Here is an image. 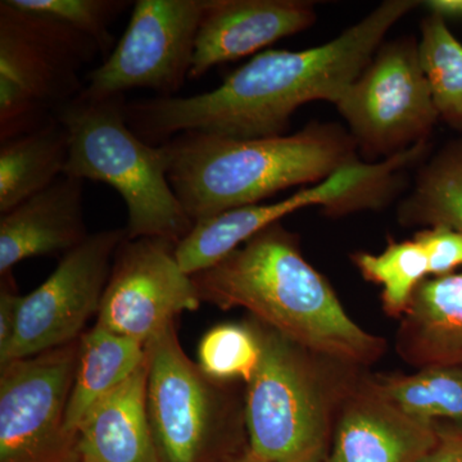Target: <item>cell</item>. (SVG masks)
Returning <instances> with one entry per match:
<instances>
[{
	"instance_id": "cell-1",
	"label": "cell",
	"mask_w": 462,
	"mask_h": 462,
	"mask_svg": "<svg viewBox=\"0 0 462 462\" xmlns=\"http://www.w3.org/2000/svg\"><path fill=\"white\" fill-rule=\"evenodd\" d=\"M416 0H387L319 47L261 51L208 93L158 97L126 105L127 124L145 142L182 133L230 139L284 135L291 115L314 100L336 105Z\"/></svg>"
},
{
	"instance_id": "cell-2",
	"label": "cell",
	"mask_w": 462,
	"mask_h": 462,
	"mask_svg": "<svg viewBox=\"0 0 462 462\" xmlns=\"http://www.w3.org/2000/svg\"><path fill=\"white\" fill-rule=\"evenodd\" d=\"M191 279L202 302L245 309L297 346L334 363L363 366L384 352V340L349 318L327 279L300 254L297 236L281 223Z\"/></svg>"
},
{
	"instance_id": "cell-3",
	"label": "cell",
	"mask_w": 462,
	"mask_h": 462,
	"mask_svg": "<svg viewBox=\"0 0 462 462\" xmlns=\"http://www.w3.org/2000/svg\"><path fill=\"white\" fill-rule=\"evenodd\" d=\"M163 145L170 184L194 224L289 188L314 187L360 161L351 134L336 124L261 139L182 133Z\"/></svg>"
},
{
	"instance_id": "cell-4",
	"label": "cell",
	"mask_w": 462,
	"mask_h": 462,
	"mask_svg": "<svg viewBox=\"0 0 462 462\" xmlns=\"http://www.w3.org/2000/svg\"><path fill=\"white\" fill-rule=\"evenodd\" d=\"M125 108V96L91 98L81 93L57 115L69 139L65 176L105 182L120 194L127 239L179 245L194 223L170 184L169 153L165 145H152L134 132Z\"/></svg>"
},
{
	"instance_id": "cell-5",
	"label": "cell",
	"mask_w": 462,
	"mask_h": 462,
	"mask_svg": "<svg viewBox=\"0 0 462 462\" xmlns=\"http://www.w3.org/2000/svg\"><path fill=\"white\" fill-rule=\"evenodd\" d=\"M261 360L247 384L248 452L263 462H325L338 398L314 354L254 319Z\"/></svg>"
},
{
	"instance_id": "cell-6",
	"label": "cell",
	"mask_w": 462,
	"mask_h": 462,
	"mask_svg": "<svg viewBox=\"0 0 462 462\" xmlns=\"http://www.w3.org/2000/svg\"><path fill=\"white\" fill-rule=\"evenodd\" d=\"M96 42L58 21L0 2V142L56 120L85 85Z\"/></svg>"
},
{
	"instance_id": "cell-7",
	"label": "cell",
	"mask_w": 462,
	"mask_h": 462,
	"mask_svg": "<svg viewBox=\"0 0 462 462\" xmlns=\"http://www.w3.org/2000/svg\"><path fill=\"white\" fill-rule=\"evenodd\" d=\"M428 147V142L419 143L378 162L357 161L281 202L239 207L199 221L176 245V260L188 275L205 272L260 231L306 207L320 206L331 216L378 209L393 197L404 170L420 160Z\"/></svg>"
},
{
	"instance_id": "cell-8",
	"label": "cell",
	"mask_w": 462,
	"mask_h": 462,
	"mask_svg": "<svg viewBox=\"0 0 462 462\" xmlns=\"http://www.w3.org/2000/svg\"><path fill=\"white\" fill-rule=\"evenodd\" d=\"M357 148L393 157L428 142L439 116L411 36L385 42L336 103Z\"/></svg>"
},
{
	"instance_id": "cell-9",
	"label": "cell",
	"mask_w": 462,
	"mask_h": 462,
	"mask_svg": "<svg viewBox=\"0 0 462 462\" xmlns=\"http://www.w3.org/2000/svg\"><path fill=\"white\" fill-rule=\"evenodd\" d=\"M80 339L0 365V462H79L66 412Z\"/></svg>"
},
{
	"instance_id": "cell-10",
	"label": "cell",
	"mask_w": 462,
	"mask_h": 462,
	"mask_svg": "<svg viewBox=\"0 0 462 462\" xmlns=\"http://www.w3.org/2000/svg\"><path fill=\"white\" fill-rule=\"evenodd\" d=\"M203 0H138L120 42L87 78L91 98L134 89L173 97L189 79Z\"/></svg>"
},
{
	"instance_id": "cell-11",
	"label": "cell",
	"mask_w": 462,
	"mask_h": 462,
	"mask_svg": "<svg viewBox=\"0 0 462 462\" xmlns=\"http://www.w3.org/2000/svg\"><path fill=\"white\" fill-rule=\"evenodd\" d=\"M126 238L125 227L98 231L63 254L50 278L23 296L16 336L0 365L80 339L98 315L116 252Z\"/></svg>"
},
{
	"instance_id": "cell-12",
	"label": "cell",
	"mask_w": 462,
	"mask_h": 462,
	"mask_svg": "<svg viewBox=\"0 0 462 462\" xmlns=\"http://www.w3.org/2000/svg\"><path fill=\"white\" fill-rule=\"evenodd\" d=\"M176 245L161 238L125 239L96 325L147 346L182 312L199 310V289L176 260Z\"/></svg>"
},
{
	"instance_id": "cell-13",
	"label": "cell",
	"mask_w": 462,
	"mask_h": 462,
	"mask_svg": "<svg viewBox=\"0 0 462 462\" xmlns=\"http://www.w3.org/2000/svg\"><path fill=\"white\" fill-rule=\"evenodd\" d=\"M147 346V412L161 462H200L225 420L223 394L188 358L175 325Z\"/></svg>"
},
{
	"instance_id": "cell-14",
	"label": "cell",
	"mask_w": 462,
	"mask_h": 462,
	"mask_svg": "<svg viewBox=\"0 0 462 462\" xmlns=\"http://www.w3.org/2000/svg\"><path fill=\"white\" fill-rule=\"evenodd\" d=\"M315 21V5L306 0H203L189 79L296 35Z\"/></svg>"
},
{
	"instance_id": "cell-15",
	"label": "cell",
	"mask_w": 462,
	"mask_h": 462,
	"mask_svg": "<svg viewBox=\"0 0 462 462\" xmlns=\"http://www.w3.org/2000/svg\"><path fill=\"white\" fill-rule=\"evenodd\" d=\"M325 462H420L439 431L385 400L370 382L346 391Z\"/></svg>"
},
{
	"instance_id": "cell-16",
	"label": "cell",
	"mask_w": 462,
	"mask_h": 462,
	"mask_svg": "<svg viewBox=\"0 0 462 462\" xmlns=\"http://www.w3.org/2000/svg\"><path fill=\"white\" fill-rule=\"evenodd\" d=\"M80 179L63 175L0 217V275L27 258L72 251L88 236Z\"/></svg>"
},
{
	"instance_id": "cell-17",
	"label": "cell",
	"mask_w": 462,
	"mask_h": 462,
	"mask_svg": "<svg viewBox=\"0 0 462 462\" xmlns=\"http://www.w3.org/2000/svg\"><path fill=\"white\" fill-rule=\"evenodd\" d=\"M148 372L149 354L88 412L78 430L79 462H161L147 412Z\"/></svg>"
},
{
	"instance_id": "cell-18",
	"label": "cell",
	"mask_w": 462,
	"mask_h": 462,
	"mask_svg": "<svg viewBox=\"0 0 462 462\" xmlns=\"http://www.w3.org/2000/svg\"><path fill=\"white\" fill-rule=\"evenodd\" d=\"M397 346L420 369L462 366V273L420 282L402 316Z\"/></svg>"
},
{
	"instance_id": "cell-19",
	"label": "cell",
	"mask_w": 462,
	"mask_h": 462,
	"mask_svg": "<svg viewBox=\"0 0 462 462\" xmlns=\"http://www.w3.org/2000/svg\"><path fill=\"white\" fill-rule=\"evenodd\" d=\"M147 346L96 325L80 338L78 367L66 412V430L78 437L88 412L120 387L147 358Z\"/></svg>"
},
{
	"instance_id": "cell-20",
	"label": "cell",
	"mask_w": 462,
	"mask_h": 462,
	"mask_svg": "<svg viewBox=\"0 0 462 462\" xmlns=\"http://www.w3.org/2000/svg\"><path fill=\"white\" fill-rule=\"evenodd\" d=\"M0 143V214L11 211L65 175L69 139L57 118Z\"/></svg>"
},
{
	"instance_id": "cell-21",
	"label": "cell",
	"mask_w": 462,
	"mask_h": 462,
	"mask_svg": "<svg viewBox=\"0 0 462 462\" xmlns=\"http://www.w3.org/2000/svg\"><path fill=\"white\" fill-rule=\"evenodd\" d=\"M369 382L410 418L438 431L462 430V366L436 365L411 375L379 376Z\"/></svg>"
},
{
	"instance_id": "cell-22",
	"label": "cell",
	"mask_w": 462,
	"mask_h": 462,
	"mask_svg": "<svg viewBox=\"0 0 462 462\" xmlns=\"http://www.w3.org/2000/svg\"><path fill=\"white\" fill-rule=\"evenodd\" d=\"M398 217L404 225H445L462 234V139L449 142L421 167Z\"/></svg>"
},
{
	"instance_id": "cell-23",
	"label": "cell",
	"mask_w": 462,
	"mask_h": 462,
	"mask_svg": "<svg viewBox=\"0 0 462 462\" xmlns=\"http://www.w3.org/2000/svg\"><path fill=\"white\" fill-rule=\"evenodd\" d=\"M419 58L439 118L462 130V44L446 21L428 14L421 21Z\"/></svg>"
},
{
	"instance_id": "cell-24",
	"label": "cell",
	"mask_w": 462,
	"mask_h": 462,
	"mask_svg": "<svg viewBox=\"0 0 462 462\" xmlns=\"http://www.w3.org/2000/svg\"><path fill=\"white\" fill-rule=\"evenodd\" d=\"M352 260L366 281L382 287L383 307L394 318H402L413 291L430 275L424 249L413 239L391 242L380 254L357 252Z\"/></svg>"
},
{
	"instance_id": "cell-25",
	"label": "cell",
	"mask_w": 462,
	"mask_h": 462,
	"mask_svg": "<svg viewBox=\"0 0 462 462\" xmlns=\"http://www.w3.org/2000/svg\"><path fill=\"white\" fill-rule=\"evenodd\" d=\"M199 366L216 383L251 382L261 360V343L254 322L220 324L207 331L199 346Z\"/></svg>"
},
{
	"instance_id": "cell-26",
	"label": "cell",
	"mask_w": 462,
	"mask_h": 462,
	"mask_svg": "<svg viewBox=\"0 0 462 462\" xmlns=\"http://www.w3.org/2000/svg\"><path fill=\"white\" fill-rule=\"evenodd\" d=\"M23 11L58 21L96 42L100 54L114 51L111 23L129 7L124 0H7Z\"/></svg>"
},
{
	"instance_id": "cell-27",
	"label": "cell",
	"mask_w": 462,
	"mask_h": 462,
	"mask_svg": "<svg viewBox=\"0 0 462 462\" xmlns=\"http://www.w3.org/2000/svg\"><path fill=\"white\" fill-rule=\"evenodd\" d=\"M413 240L424 249L430 275H451L462 266V234L445 225H436L415 234Z\"/></svg>"
},
{
	"instance_id": "cell-28",
	"label": "cell",
	"mask_w": 462,
	"mask_h": 462,
	"mask_svg": "<svg viewBox=\"0 0 462 462\" xmlns=\"http://www.w3.org/2000/svg\"><path fill=\"white\" fill-rule=\"evenodd\" d=\"M23 296L18 293L11 273L2 275L0 285V360L7 355L16 336L18 316Z\"/></svg>"
},
{
	"instance_id": "cell-29",
	"label": "cell",
	"mask_w": 462,
	"mask_h": 462,
	"mask_svg": "<svg viewBox=\"0 0 462 462\" xmlns=\"http://www.w3.org/2000/svg\"><path fill=\"white\" fill-rule=\"evenodd\" d=\"M420 462H462V430L439 431L436 447Z\"/></svg>"
},
{
	"instance_id": "cell-30",
	"label": "cell",
	"mask_w": 462,
	"mask_h": 462,
	"mask_svg": "<svg viewBox=\"0 0 462 462\" xmlns=\"http://www.w3.org/2000/svg\"><path fill=\"white\" fill-rule=\"evenodd\" d=\"M430 14L442 17L443 20H462V0H428L424 3Z\"/></svg>"
},
{
	"instance_id": "cell-31",
	"label": "cell",
	"mask_w": 462,
	"mask_h": 462,
	"mask_svg": "<svg viewBox=\"0 0 462 462\" xmlns=\"http://www.w3.org/2000/svg\"><path fill=\"white\" fill-rule=\"evenodd\" d=\"M224 462H263L257 460L256 457H254L251 454H249L248 449H245L243 454L238 456H233V457L226 458Z\"/></svg>"
}]
</instances>
